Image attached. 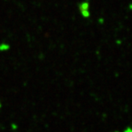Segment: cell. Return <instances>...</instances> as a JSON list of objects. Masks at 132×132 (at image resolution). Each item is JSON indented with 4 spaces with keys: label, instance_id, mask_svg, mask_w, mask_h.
<instances>
[{
    "label": "cell",
    "instance_id": "obj_2",
    "mask_svg": "<svg viewBox=\"0 0 132 132\" xmlns=\"http://www.w3.org/2000/svg\"><path fill=\"white\" fill-rule=\"evenodd\" d=\"M10 45L7 44L6 42H2L0 43V51L1 52H5L10 50Z\"/></svg>",
    "mask_w": 132,
    "mask_h": 132
},
{
    "label": "cell",
    "instance_id": "obj_4",
    "mask_svg": "<svg viewBox=\"0 0 132 132\" xmlns=\"http://www.w3.org/2000/svg\"><path fill=\"white\" fill-rule=\"evenodd\" d=\"M3 107V103H2V102H1V100H0V108H1Z\"/></svg>",
    "mask_w": 132,
    "mask_h": 132
},
{
    "label": "cell",
    "instance_id": "obj_1",
    "mask_svg": "<svg viewBox=\"0 0 132 132\" xmlns=\"http://www.w3.org/2000/svg\"><path fill=\"white\" fill-rule=\"evenodd\" d=\"M78 10L81 16L84 18H88L91 15L90 12V3L88 1L80 2L78 5Z\"/></svg>",
    "mask_w": 132,
    "mask_h": 132
},
{
    "label": "cell",
    "instance_id": "obj_3",
    "mask_svg": "<svg viewBox=\"0 0 132 132\" xmlns=\"http://www.w3.org/2000/svg\"><path fill=\"white\" fill-rule=\"evenodd\" d=\"M11 127L13 128V130H15L17 129V125H16V124H14V123H13V124H12V126H11Z\"/></svg>",
    "mask_w": 132,
    "mask_h": 132
}]
</instances>
